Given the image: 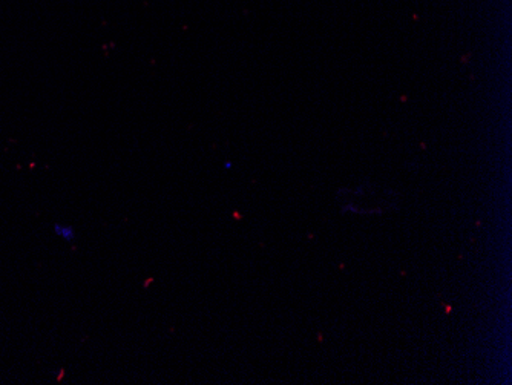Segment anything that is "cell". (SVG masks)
<instances>
[{
    "mask_svg": "<svg viewBox=\"0 0 512 385\" xmlns=\"http://www.w3.org/2000/svg\"><path fill=\"white\" fill-rule=\"evenodd\" d=\"M57 232H59L60 237L65 238V240L73 241L74 238H76V232H74L73 228H65V226H62V228H57Z\"/></svg>",
    "mask_w": 512,
    "mask_h": 385,
    "instance_id": "obj_1",
    "label": "cell"
}]
</instances>
